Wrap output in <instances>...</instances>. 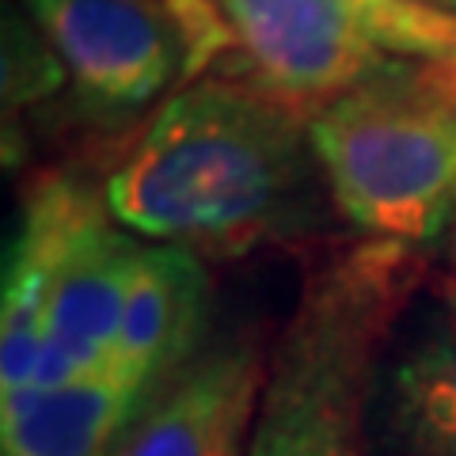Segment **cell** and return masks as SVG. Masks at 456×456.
<instances>
[{
  "mask_svg": "<svg viewBox=\"0 0 456 456\" xmlns=\"http://www.w3.org/2000/svg\"><path fill=\"white\" fill-rule=\"evenodd\" d=\"M103 198L149 244L244 255L316 224L327 183L305 110L255 80H198L152 114Z\"/></svg>",
  "mask_w": 456,
  "mask_h": 456,
  "instance_id": "cell-1",
  "label": "cell"
},
{
  "mask_svg": "<svg viewBox=\"0 0 456 456\" xmlns=\"http://www.w3.org/2000/svg\"><path fill=\"white\" fill-rule=\"evenodd\" d=\"M426 278L422 251L373 240L312 270L270 350L248 456H369L377 369Z\"/></svg>",
  "mask_w": 456,
  "mask_h": 456,
  "instance_id": "cell-2",
  "label": "cell"
},
{
  "mask_svg": "<svg viewBox=\"0 0 456 456\" xmlns=\"http://www.w3.org/2000/svg\"><path fill=\"white\" fill-rule=\"evenodd\" d=\"M338 217L373 244L422 251L456 228V73L395 57L308 114Z\"/></svg>",
  "mask_w": 456,
  "mask_h": 456,
  "instance_id": "cell-3",
  "label": "cell"
},
{
  "mask_svg": "<svg viewBox=\"0 0 456 456\" xmlns=\"http://www.w3.org/2000/svg\"><path fill=\"white\" fill-rule=\"evenodd\" d=\"M251 80L320 110L395 57L456 65V12L426 0H209Z\"/></svg>",
  "mask_w": 456,
  "mask_h": 456,
  "instance_id": "cell-4",
  "label": "cell"
},
{
  "mask_svg": "<svg viewBox=\"0 0 456 456\" xmlns=\"http://www.w3.org/2000/svg\"><path fill=\"white\" fill-rule=\"evenodd\" d=\"M77 99L118 118L160 99L191 50V20L167 0H23Z\"/></svg>",
  "mask_w": 456,
  "mask_h": 456,
  "instance_id": "cell-5",
  "label": "cell"
},
{
  "mask_svg": "<svg viewBox=\"0 0 456 456\" xmlns=\"http://www.w3.org/2000/svg\"><path fill=\"white\" fill-rule=\"evenodd\" d=\"M373 437L388 456H456V266L422 281L384 346Z\"/></svg>",
  "mask_w": 456,
  "mask_h": 456,
  "instance_id": "cell-6",
  "label": "cell"
},
{
  "mask_svg": "<svg viewBox=\"0 0 456 456\" xmlns=\"http://www.w3.org/2000/svg\"><path fill=\"white\" fill-rule=\"evenodd\" d=\"M266 369L251 335L209 342L156 388L114 456H248Z\"/></svg>",
  "mask_w": 456,
  "mask_h": 456,
  "instance_id": "cell-7",
  "label": "cell"
},
{
  "mask_svg": "<svg viewBox=\"0 0 456 456\" xmlns=\"http://www.w3.org/2000/svg\"><path fill=\"white\" fill-rule=\"evenodd\" d=\"M206 316L209 274L202 259L187 248L141 240L107 369H122L156 392L202 350Z\"/></svg>",
  "mask_w": 456,
  "mask_h": 456,
  "instance_id": "cell-8",
  "label": "cell"
},
{
  "mask_svg": "<svg viewBox=\"0 0 456 456\" xmlns=\"http://www.w3.org/2000/svg\"><path fill=\"white\" fill-rule=\"evenodd\" d=\"M156 392L122 369L0 403V456H114Z\"/></svg>",
  "mask_w": 456,
  "mask_h": 456,
  "instance_id": "cell-9",
  "label": "cell"
},
{
  "mask_svg": "<svg viewBox=\"0 0 456 456\" xmlns=\"http://www.w3.org/2000/svg\"><path fill=\"white\" fill-rule=\"evenodd\" d=\"M426 4H434V8H445V12H456V0H426Z\"/></svg>",
  "mask_w": 456,
  "mask_h": 456,
  "instance_id": "cell-10",
  "label": "cell"
},
{
  "mask_svg": "<svg viewBox=\"0 0 456 456\" xmlns=\"http://www.w3.org/2000/svg\"><path fill=\"white\" fill-rule=\"evenodd\" d=\"M449 69H452V73H456V65H449Z\"/></svg>",
  "mask_w": 456,
  "mask_h": 456,
  "instance_id": "cell-11",
  "label": "cell"
}]
</instances>
